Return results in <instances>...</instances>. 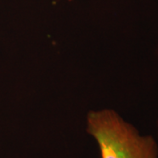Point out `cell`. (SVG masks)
<instances>
[{
    "instance_id": "1",
    "label": "cell",
    "mask_w": 158,
    "mask_h": 158,
    "mask_svg": "<svg viewBox=\"0 0 158 158\" xmlns=\"http://www.w3.org/2000/svg\"><path fill=\"white\" fill-rule=\"evenodd\" d=\"M86 131L99 148L100 158H158V144L112 109L90 111Z\"/></svg>"
},
{
    "instance_id": "2",
    "label": "cell",
    "mask_w": 158,
    "mask_h": 158,
    "mask_svg": "<svg viewBox=\"0 0 158 158\" xmlns=\"http://www.w3.org/2000/svg\"><path fill=\"white\" fill-rule=\"evenodd\" d=\"M157 135H158V120H157Z\"/></svg>"
},
{
    "instance_id": "3",
    "label": "cell",
    "mask_w": 158,
    "mask_h": 158,
    "mask_svg": "<svg viewBox=\"0 0 158 158\" xmlns=\"http://www.w3.org/2000/svg\"><path fill=\"white\" fill-rule=\"evenodd\" d=\"M68 1H72V0H68Z\"/></svg>"
}]
</instances>
